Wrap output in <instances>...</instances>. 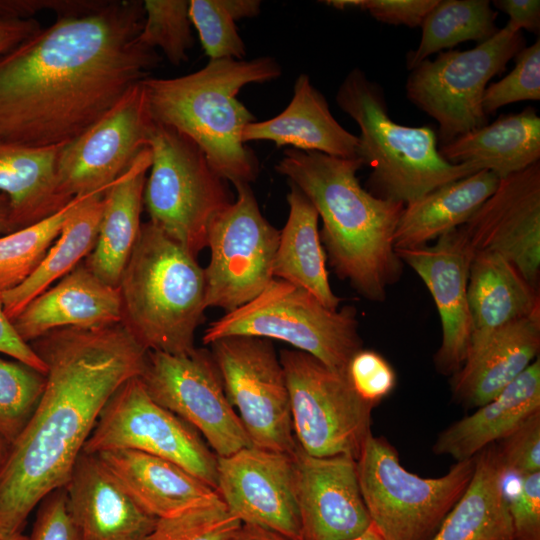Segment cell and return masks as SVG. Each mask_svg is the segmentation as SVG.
Returning a JSON list of instances; mask_svg holds the SVG:
<instances>
[{
  "instance_id": "obj_42",
  "label": "cell",
  "mask_w": 540,
  "mask_h": 540,
  "mask_svg": "<svg viewBox=\"0 0 540 540\" xmlns=\"http://www.w3.org/2000/svg\"><path fill=\"white\" fill-rule=\"evenodd\" d=\"M496 452L506 476L521 477L540 471V411L502 439Z\"/></svg>"
},
{
  "instance_id": "obj_26",
  "label": "cell",
  "mask_w": 540,
  "mask_h": 540,
  "mask_svg": "<svg viewBox=\"0 0 540 540\" xmlns=\"http://www.w3.org/2000/svg\"><path fill=\"white\" fill-rule=\"evenodd\" d=\"M467 297L471 323L468 354L499 329L540 308L538 287L504 257L487 251L474 254Z\"/></svg>"
},
{
  "instance_id": "obj_35",
  "label": "cell",
  "mask_w": 540,
  "mask_h": 540,
  "mask_svg": "<svg viewBox=\"0 0 540 540\" xmlns=\"http://www.w3.org/2000/svg\"><path fill=\"white\" fill-rule=\"evenodd\" d=\"M496 17L488 0H438L421 24L418 47L407 53V68L412 70L430 55L461 42L488 40L499 30Z\"/></svg>"
},
{
  "instance_id": "obj_31",
  "label": "cell",
  "mask_w": 540,
  "mask_h": 540,
  "mask_svg": "<svg viewBox=\"0 0 540 540\" xmlns=\"http://www.w3.org/2000/svg\"><path fill=\"white\" fill-rule=\"evenodd\" d=\"M499 180L483 169L405 205L394 233L395 250L426 246L465 224L496 190Z\"/></svg>"
},
{
  "instance_id": "obj_22",
  "label": "cell",
  "mask_w": 540,
  "mask_h": 540,
  "mask_svg": "<svg viewBox=\"0 0 540 540\" xmlns=\"http://www.w3.org/2000/svg\"><path fill=\"white\" fill-rule=\"evenodd\" d=\"M122 322L119 287L99 279L84 261L32 299L12 320L31 343L62 328H98Z\"/></svg>"
},
{
  "instance_id": "obj_46",
  "label": "cell",
  "mask_w": 540,
  "mask_h": 540,
  "mask_svg": "<svg viewBox=\"0 0 540 540\" xmlns=\"http://www.w3.org/2000/svg\"><path fill=\"white\" fill-rule=\"evenodd\" d=\"M28 540H81L68 511L64 487L39 503Z\"/></svg>"
},
{
  "instance_id": "obj_51",
  "label": "cell",
  "mask_w": 540,
  "mask_h": 540,
  "mask_svg": "<svg viewBox=\"0 0 540 540\" xmlns=\"http://www.w3.org/2000/svg\"><path fill=\"white\" fill-rule=\"evenodd\" d=\"M227 540H291L277 532L250 524L241 526Z\"/></svg>"
},
{
  "instance_id": "obj_44",
  "label": "cell",
  "mask_w": 540,
  "mask_h": 540,
  "mask_svg": "<svg viewBox=\"0 0 540 540\" xmlns=\"http://www.w3.org/2000/svg\"><path fill=\"white\" fill-rule=\"evenodd\" d=\"M508 511L515 540H540V471L519 477Z\"/></svg>"
},
{
  "instance_id": "obj_25",
  "label": "cell",
  "mask_w": 540,
  "mask_h": 540,
  "mask_svg": "<svg viewBox=\"0 0 540 540\" xmlns=\"http://www.w3.org/2000/svg\"><path fill=\"white\" fill-rule=\"evenodd\" d=\"M242 137L244 143L271 141L278 147L358 158V137L334 118L327 100L304 73L295 80L289 105L269 120L248 124Z\"/></svg>"
},
{
  "instance_id": "obj_12",
  "label": "cell",
  "mask_w": 540,
  "mask_h": 540,
  "mask_svg": "<svg viewBox=\"0 0 540 540\" xmlns=\"http://www.w3.org/2000/svg\"><path fill=\"white\" fill-rule=\"evenodd\" d=\"M116 449L168 460L216 489V454L193 426L156 403L139 377L129 379L112 395L82 453Z\"/></svg>"
},
{
  "instance_id": "obj_14",
  "label": "cell",
  "mask_w": 540,
  "mask_h": 540,
  "mask_svg": "<svg viewBox=\"0 0 540 540\" xmlns=\"http://www.w3.org/2000/svg\"><path fill=\"white\" fill-rule=\"evenodd\" d=\"M226 396L236 407L253 446L293 453L290 398L284 369L271 340L227 336L210 344Z\"/></svg>"
},
{
  "instance_id": "obj_49",
  "label": "cell",
  "mask_w": 540,
  "mask_h": 540,
  "mask_svg": "<svg viewBox=\"0 0 540 540\" xmlns=\"http://www.w3.org/2000/svg\"><path fill=\"white\" fill-rule=\"evenodd\" d=\"M493 6L509 16L507 25L514 31L528 30L538 33L540 29L539 0H496Z\"/></svg>"
},
{
  "instance_id": "obj_41",
  "label": "cell",
  "mask_w": 540,
  "mask_h": 540,
  "mask_svg": "<svg viewBox=\"0 0 540 540\" xmlns=\"http://www.w3.org/2000/svg\"><path fill=\"white\" fill-rule=\"evenodd\" d=\"M515 67L501 80L487 86L482 106L485 114L520 101L540 100V40L522 48L514 57Z\"/></svg>"
},
{
  "instance_id": "obj_13",
  "label": "cell",
  "mask_w": 540,
  "mask_h": 540,
  "mask_svg": "<svg viewBox=\"0 0 540 540\" xmlns=\"http://www.w3.org/2000/svg\"><path fill=\"white\" fill-rule=\"evenodd\" d=\"M234 202L211 222L204 268L206 307L231 312L257 297L274 279L280 230L261 214L249 183L233 184Z\"/></svg>"
},
{
  "instance_id": "obj_53",
  "label": "cell",
  "mask_w": 540,
  "mask_h": 540,
  "mask_svg": "<svg viewBox=\"0 0 540 540\" xmlns=\"http://www.w3.org/2000/svg\"><path fill=\"white\" fill-rule=\"evenodd\" d=\"M347 540H388L381 530L371 522L369 527L360 535Z\"/></svg>"
},
{
  "instance_id": "obj_36",
  "label": "cell",
  "mask_w": 540,
  "mask_h": 540,
  "mask_svg": "<svg viewBox=\"0 0 540 540\" xmlns=\"http://www.w3.org/2000/svg\"><path fill=\"white\" fill-rule=\"evenodd\" d=\"M107 189L74 197L54 214L0 237V293L21 284L41 263L66 220L85 201Z\"/></svg>"
},
{
  "instance_id": "obj_34",
  "label": "cell",
  "mask_w": 540,
  "mask_h": 540,
  "mask_svg": "<svg viewBox=\"0 0 540 540\" xmlns=\"http://www.w3.org/2000/svg\"><path fill=\"white\" fill-rule=\"evenodd\" d=\"M104 192L85 201L64 223L37 268L17 287L2 292L6 316L12 321L35 297L72 271L93 250L104 207Z\"/></svg>"
},
{
  "instance_id": "obj_24",
  "label": "cell",
  "mask_w": 540,
  "mask_h": 540,
  "mask_svg": "<svg viewBox=\"0 0 540 540\" xmlns=\"http://www.w3.org/2000/svg\"><path fill=\"white\" fill-rule=\"evenodd\" d=\"M540 308L499 329L468 354L453 374L452 393L468 407H480L495 398L538 358Z\"/></svg>"
},
{
  "instance_id": "obj_55",
  "label": "cell",
  "mask_w": 540,
  "mask_h": 540,
  "mask_svg": "<svg viewBox=\"0 0 540 540\" xmlns=\"http://www.w3.org/2000/svg\"><path fill=\"white\" fill-rule=\"evenodd\" d=\"M4 540H28V537L20 533Z\"/></svg>"
},
{
  "instance_id": "obj_5",
  "label": "cell",
  "mask_w": 540,
  "mask_h": 540,
  "mask_svg": "<svg viewBox=\"0 0 540 540\" xmlns=\"http://www.w3.org/2000/svg\"><path fill=\"white\" fill-rule=\"evenodd\" d=\"M122 323L146 351L192 352L204 321V269L151 222L142 223L119 282Z\"/></svg>"
},
{
  "instance_id": "obj_23",
  "label": "cell",
  "mask_w": 540,
  "mask_h": 540,
  "mask_svg": "<svg viewBox=\"0 0 540 540\" xmlns=\"http://www.w3.org/2000/svg\"><path fill=\"white\" fill-rule=\"evenodd\" d=\"M94 455L131 498L157 519L222 501L216 489L160 457L130 449Z\"/></svg>"
},
{
  "instance_id": "obj_28",
  "label": "cell",
  "mask_w": 540,
  "mask_h": 540,
  "mask_svg": "<svg viewBox=\"0 0 540 540\" xmlns=\"http://www.w3.org/2000/svg\"><path fill=\"white\" fill-rule=\"evenodd\" d=\"M151 151L143 149L105 191L96 244L85 265L105 283L118 287L141 229V212Z\"/></svg>"
},
{
  "instance_id": "obj_6",
  "label": "cell",
  "mask_w": 540,
  "mask_h": 540,
  "mask_svg": "<svg viewBox=\"0 0 540 540\" xmlns=\"http://www.w3.org/2000/svg\"><path fill=\"white\" fill-rule=\"evenodd\" d=\"M339 108L359 126L358 158L371 168L368 191L408 205L434 189L480 171L471 163L452 164L439 153L430 126L394 122L384 92L360 68L344 78L336 93Z\"/></svg>"
},
{
  "instance_id": "obj_16",
  "label": "cell",
  "mask_w": 540,
  "mask_h": 540,
  "mask_svg": "<svg viewBox=\"0 0 540 540\" xmlns=\"http://www.w3.org/2000/svg\"><path fill=\"white\" fill-rule=\"evenodd\" d=\"M150 123L141 80L92 126L60 148L56 162L59 194L70 201L107 189L147 147Z\"/></svg>"
},
{
  "instance_id": "obj_10",
  "label": "cell",
  "mask_w": 540,
  "mask_h": 540,
  "mask_svg": "<svg viewBox=\"0 0 540 540\" xmlns=\"http://www.w3.org/2000/svg\"><path fill=\"white\" fill-rule=\"evenodd\" d=\"M524 44L522 32L506 24L472 49L439 53L411 70L406 96L436 120L441 145L487 124L482 100L488 82L504 72Z\"/></svg>"
},
{
  "instance_id": "obj_43",
  "label": "cell",
  "mask_w": 540,
  "mask_h": 540,
  "mask_svg": "<svg viewBox=\"0 0 540 540\" xmlns=\"http://www.w3.org/2000/svg\"><path fill=\"white\" fill-rule=\"evenodd\" d=\"M346 374L355 392L376 405L394 389L396 374L390 363L378 352L361 349L350 359Z\"/></svg>"
},
{
  "instance_id": "obj_19",
  "label": "cell",
  "mask_w": 540,
  "mask_h": 540,
  "mask_svg": "<svg viewBox=\"0 0 540 540\" xmlns=\"http://www.w3.org/2000/svg\"><path fill=\"white\" fill-rule=\"evenodd\" d=\"M396 253L420 277L434 300L442 329L435 365L443 374H454L469 351L467 288L475 251L458 227L440 236L434 245L396 250Z\"/></svg>"
},
{
  "instance_id": "obj_32",
  "label": "cell",
  "mask_w": 540,
  "mask_h": 540,
  "mask_svg": "<svg viewBox=\"0 0 540 540\" xmlns=\"http://www.w3.org/2000/svg\"><path fill=\"white\" fill-rule=\"evenodd\" d=\"M288 183L289 215L280 231L273 277L307 290L329 309H338L341 298L330 286L318 231L319 215L306 195L296 185Z\"/></svg>"
},
{
  "instance_id": "obj_15",
  "label": "cell",
  "mask_w": 540,
  "mask_h": 540,
  "mask_svg": "<svg viewBox=\"0 0 540 540\" xmlns=\"http://www.w3.org/2000/svg\"><path fill=\"white\" fill-rule=\"evenodd\" d=\"M139 379L148 395L193 426L217 457L252 445L210 350L195 348L182 355L147 351Z\"/></svg>"
},
{
  "instance_id": "obj_38",
  "label": "cell",
  "mask_w": 540,
  "mask_h": 540,
  "mask_svg": "<svg viewBox=\"0 0 540 540\" xmlns=\"http://www.w3.org/2000/svg\"><path fill=\"white\" fill-rule=\"evenodd\" d=\"M45 387V374L0 358V435L16 440L33 415Z\"/></svg>"
},
{
  "instance_id": "obj_47",
  "label": "cell",
  "mask_w": 540,
  "mask_h": 540,
  "mask_svg": "<svg viewBox=\"0 0 540 540\" xmlns=\"http://www.w3.org/2000/svg\"><path fill=\"white\" fill-rule=\"evenodd\" d=\"M104 3L94 0H0V19H32L44 10L53 11L58 17L81 16L100 9Z\"/></svg>"
},
{
  "instance_id": "obj_2",
  "label": "cell",
  "mask_w": 540,
  "mask_h": 540,
  "mask_svg": "<svg viewBox=\"0 0 540 540\" xmlns=\"http://www.w3.org/2000/svg\"><path fill=\"white\" fill-rule=\"evenodd\" d=\"M30 345L47 365L45 387L0 472V540L22 533L33 509L65 487L102 409L140 376L147 354L122 322L57 329Z\"/></svg>"
},
{
  "instance_id": "obj_50",
  "label": "cell",
  "mask_w": 540,
  "mask_h": 540,
  "mask_svg": "<svg viewBox=\"0 0 540 540\" xmlns=\"http://www.w3.org/2000/svg\"><path fill=\"white\" fill-rule=\"evenodd\" d=\"M42 28L37 20L0 19V57L36 34Z\"/></svg>"
},
{
  "instance_id": "obj_52",
  "label": "cell",
  "mask_w": 540,
  "mask_h": 540,
  "mask_svg": "<svg viewBox=\"0 0 540 540\" xmlns=\"http://www.w3.org/2000/svg\"><path fill=\"white\" fill-rule=\"evenodd\" d=\"M14 231L11 209L8 198L0 193V233H10Z\"/></svg>"
},
{
  "instance_id": "obj_21",
  "label": "cell",
  "mask_w": 540,
  "mask_h": 540,
  "mask_svg": "<svg viewBox=\"0 0 540 540\" xmlns=\"http://www.w3.org/2000/svg\"><path fill=\"white\" fill-rule=\"evenodd\" d=\"M64 488L81 540H146L156 523L94 454L79 456Z\"/></svg>"
},
{
  "instance_id": "obj_37",
  "label": "cell",
  "mask_w": 540,
  "mask_h": 540,
  "mask_svg": "<svg viewBox=\"0 0 540 540\" xmlns=\"http://www.w3.org/2000/svg\"><path fill=\"white\" fill-rule=\"evenodd\" d=\"M261 11L259 0H190L189 16L205 54L214 59H244L246 47L236 21Z\"/></svg>"
},
{
  "instance_id": "obj_45",
  "label": "cell",
  "mask_w": 540,
  "mask_h": 540,
  "mask_svg": "<svg viewBox=\"0 0 540 540\" xmlns=\"http://www.w3.org/2000/svg\"><path fill=\"white\" fill-rule=\"evenodd\" d=\"M437 2L438 0H338L335 6L339 10L367 11L383 23L417 27L421 26Z\"/></svg>"
},
{
  "instance_id": "obj_30",
  "label": "cell",
  "mask_w": 540,
  "mask_h": 540,
  "mask_svg": "<svg viewBox=\"0 0 540 540\" xmlns=\"http://www.w3.org/2000/svg\"><path fill=\"white\" fill-rule=\"evenodd\" d=\"M496 448L475 457L473 476L430 540H515Z\"/></svg>"
},
{
  "instance_id": "obj_18",
  "label": "cell",
  "mask_w": 540,
  "mask_h": 540,
  "mask_svg": "<svg viewBox=\"0 0 540 540\" xmlns=\"http://www.w3.org/2000/svg\"><path fill=\"white\" fill-rule=\"evenodd\" d=\"M475 252L497 253L533 286L540 273V162L499 180L460 226Z\"/></svg>"
},
{
  "instance_id": "obj_29",
  "label": "cell",
  "mask_w": 540,
  "mask_h": 540,
  "mask_svg": "<svg viewBox=\"0 0 540 540\" xmlns=\"http://www.w3.org/2000/svg\"><path fill=\"white\" fill-rule=\"evenodd\" d=\"M439 153L449 163H471L502 179L539 162L540 117L532 107L502 115L441 145Z\"/></svg>"
},
{
  "instance_id": "obj_1",
  "label": "cell",
  "mask_w": 540,
  "mask_h": 540,
  "mask_svg": "<svg viewBox=\"0 0 540 540\" xmlns=\"http://www.w3.org/2000/svg\"><path fill=\"white\" fill-rule=\"evenodd\" d=\"M143 1H107L57 17L0 57V142L62 147L109 111L160 61L138 41Z\"/></svg>"
},
{
  "instance_id": "obj_27",
  "label": "cell",
  "mask_w": 540,
  "mask_h": 540,
  "mask_svg": "<svg viewBox=\"0 0 540 540\" xmlns=\"http://www.w3.org/2000/svg\"><path fill=\"white\" fill-rule=\"evenodd\" d=\"M538 411L540 360L536 358L495 398L443 430L433 445V451L448 455L457 462L471 459L495 441L504 439Z\"/></svg>"
},
{
  "instance_id": "obj_20",
  "label": "cell",
  "mask_w": 540,
  "mask_h": 540,
  "mask_svg": "<svg viewBox=\"0 0 540 540\" xmlns=\"http://www.w3.org/2000/svg\"><path fill=\"white\" fill-rule=\"evenodd\" d=\"M294 458L302 540H347L369 527L354 458L316 457L298 445Z\"/></svg>"
},
{
  "instance_id": "obj_33",
  "label": "cell",
  "mask_w": 540,
  "mask_h": 540,
  "mask_svg": "<svg viewBox=\"0 0 540 540\" xmlns=\"http://www.w3.org/2000/svg\"><path fill=\"white\" fill-rule=\"evenodd\" d=\"M60 148L0 142V193L9 200L14 230L54 214L71 201H66L57 188Z\"/></svg>"
},
{
  "instance_id": "obj_48",
  "label": "cell",
  "mask_w": 540,
  "mask_h": 540,
  "mask_svg": "<svg viewBox=\"0 0 540 540\" xmlns=\"http://www.w3.org/2000/svg\"><path fill=\"white\" fill-rule=\"evenodd\" d=\"M0 353L8 355L42 374H46L47 365L16 332L12 321L6 316L0 293Z\"/></svg>"
},
{
  "instance_id": "obj_4",
  "label": "cell",
  "mask_w": 540,
  "mask_h": 540,
  "mask_svg": "<svg viewBox=\"0 0 540 540\" xmlns=\"http://www.w3.org/2000/svg\"><path fill=\"white\" fill-rule=\"evenodd\" d=\"M281 74L279 62L270 56L212 59L196 72L146 77L142 85L152 121L191 139L228 182L250 184L259 174V162L242 136L256 118L237 95L246 85L269 82Z\"/></svg>"
},
{
  "instance_id": "obj_8",
  "label": "cell",
  "mask_w": 540,
  "mask_h": 540,
  "mask_svg": "<svg viewBox=\"0 0 540 540\" xmlns=\"http://www.w3.org/2000/svg\"><path fill=\"white\" fill-rule=\"evenodd\" d=\"M353 306L329 309L307 290L274 278L247 304L209 324L205 345L227 336H254L286 342L328 367L346 371L362 349Z\"/></svg>"
},
{
  "instance_id": "obj_39",
  "label": "cell",
  "mask_w": 540,
  "mask_h": 540,
  "mask_svg": "<svg viewBox=\"0 0 540 540\" xmlns=\"http://www.w3.org/2000/svg\"><path fill=\"white\" fill-rule=\"evenodd\" d=\"M189 5L187 0L143 1L145 17L138 41L148 48L161 49L173 65L186 62L187 51L194 44Z\"/></svg>"
},
{
  "instance_id": "obj_9",
  "label": "cell",
  "mask_w": 540,
  "mask_h": 540,
  "mask_svg": "<svg viewBox=\"0 0 540 540\" xmlns=\"http://www.w3.org/2000/svg\"><path fill=\"white\" fill-rule=\"evenodd\" d=\"M475 457L458 461L441 477L425 478L406 470L395 448L371 433L356 468L372 523L388 540H430L467 488Z\"/></svg>"
},
{
  "instance_id": "obj_11",
  "label": "cell",
  "mask_w": 540,
  "mask_h": 540,
  "mask_svg": "<svg viewBox=\"0 0 540 540\" xmlns=\"http://www.w3.org/2000/svg\"><path fill=\"white\" fill-rule=\"evenodd\" d=\"M279 359L297 445L312 456L347 455L356 460L371 434L375 405L355 392L346 371L334 370L296 349L281 350Z\"/></svg>"
},
{
  "instance_id": "obj_54",
  "label": "cell",
  "mask_w": 540,
  "mask_h": 540,
  "mask_svg": "<svg viewBox=\"0 0 540 540\" xmlns=\"http://www.w3.org/2000/svg\"><path fill=\"white\" fill-rule=\"evenodd\" d=\"M9 447H10L9 444L0 435V472L7 458Z\"/></svg>"
},
{
  "instance_id": "obj_7",
  "label": "cell",
  "mask_w": 540,
  "mask_h": 540,
  "mask_svg": "<svg viewBox=\"0 0 540 540\" xmlns=\"http://www.w3.org/2000/svg\"><path fill=\"white\" fill-rule=\"evenodd\" d=\"M150 175L143 202L149 222L193 256L207 247L212 220L234 202L228 181L203 151L177 130L151 120Z\"/></svg>"
},
{
  "instance_id": "obj_40",
  "label": "cell",
  "mask_w": 540,
  "mask_h": 540,
  "mask_svg": "<svg viewBox=\"0 0 540 540\" xmlns=\"http://www.w3.org/2000/svg\"><path fill=\"white\" fill-rule=\"evenodd\" d=\"M241 524L220 501L158 518L146 540H227Z\"/></svg>"
},
{
  "instance_id": "obj_17",
  "label": "cell",
  "mask_w": 540,
  "mask_h": 540,
  "mask_svg": "<svg viewBox=\"0 0 540 540\" xmlns=\"http://www.w3.org/2000/svg\"><path fill=\"white\" fill-rule=\"evenodd\" d=\"M216 490L242 524L302 540L294 452L251 445L217 457Z\"/></svg>"
},
{
  "instance_id": "obj_3",
  "label": "cell",
  "mask_w": 540,
  "mask_h": 540,
  "mask_svg": "<svg viewBox=\"0 0 540 540\" xmlns=\"http://www.w3.org/2000/svg\"><path fill=\"white\" fill-rule=\"evenodd\" d=\"M362 166L360 158L288 148L275 169L315 207L320 239L338 278L365 299L384 302L403 271L394 233L405 205L363 188L356 176Z\"/></svg>"
}]
</instances>
